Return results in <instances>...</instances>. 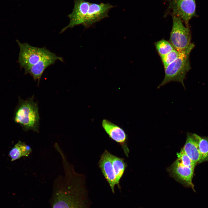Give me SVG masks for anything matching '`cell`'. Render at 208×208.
Listing matches in <instances>:
<instances>
[{"label": "cell", "mask_w": 208, "mask_h": 208, "mask_svg": "<svg viewBox=\"0 0 208 208\" xmlns=\"http://www.w3.org/2000/svg\"><path fill=\"white\" fill-rule=\"evenodd\" d=\"M63 166L64 175L58 176L54 182L52 208H90L84 175L77 173L70 163Z\"/></svg>", "instance_id": "1"}, {"label": "cell", "mask_w": 208, "mask_h": 208, "mask_svg": "<svg viewBox=\"0 0 208 208\" xmlns=\"http://www.w3.org/2000/svg\"><path fill=\"white\" fill-rule=\"evenodd\" d=\"M20 48L18 62L25 69V74H29L35 81L39 84L42 74L48 66L62 57L57 56L45 47L39 48L27 43H21L16 40Z\"/></svg>", "instance_id": "2"}, {"label": "cell", "mask_w": 208, "mask_h": 208, "mask_svg": "<svg viewBox=\"0 0 208 208\" xmlns=\"http://www.w3.org/2000/svg\"><path fill=\"white\" fill-rule=\"evenodd\" d=\"M34 96L26 100L21 99L16 109L14 120L25 131L31 130L39 132L40 117L37 102Z\"/></svg>", "instance_id": "3"}, {"label": "cell", "mask_w": 208, "mask_h": 208, "mask_svg": "<svg viewBox=\"0 0 208 208\" xmlns=\"http://www.w3.org/2000/svg\"><path fill=\"white\" fill-rule=\"evenodd\" d=\"M194 44L191 43L189 46L181 51L179 57L165 69V76L158 88L172 81L180 83L185 88L184 81L187 73L191 69L189 57Z\"/></svg>", "instance_id": "4"}, {"label": "cell", "mask_w": 208, "mask_h": 208, "mask_svg": "<svg viewBox=\"0 0 208 208\" xmlns=\"http://www.w3.org/2000/svg\"><path fill=\"white\" fill-rule=\"evenodd\" d=\"M172 17V26L169 42L175 50L181 51L187 49L191 43L190 30L188 27L183 25L180 18Z\"/></svg>", "instance_id": "5"}, {"label": "cell", "mask_w": 208, "mask_h": 208, "mask_svg": "<svg viewBox=\"0 0 208 208\" xmlns=\"http://www.w3.org/2000/svg\"><path fill=\"white\" fill-rule=\"evenodd\" d=\"M172 16L180 18L188 27L190 19L196 16L195 0H167Z\"/></svg>", "instance_id": "6"}, {"label": "cell", "mask_w": 208, "mask_h": 208, "mask_svg": "<svg viewBox=\"0 0 208 208\" xmlns=\"http://www.w3.org/2000/svg\"><path fill=\"white\" fill-rule=\"evenodd\" d=\"M170 175L184 186L191 187L195 192L192 182L194 170L183 165L177 159L167 169Z\"/></svg>", "instance_id": "7"}, {"label": "cell", "mask_w": 208, "mask_h": 208, "mask_svg": "<svg viewBox=\"0 0 208 208\" xmlns=\"http://www.w3.org/2000/svg\"><path fill=\"white\" fill-rule=\"evenodd\" d=\"M102 127L109 138L118 144L122 148L125 155L128 156L129 150L127 146V135L120 127L106 119L102 122Z\"/></svg>", "instance_id": "8"}, {"label": "cell", "mask_w": 208, "mask_h": 208, "mask_svg": "<svg viewBox=\"0 0 208 208\" xmlns=\"http://www.w3.org/2000/svg\"><path fill=\"white\" fill-rule=\"evenodd\" d=\"M90 3L85 0H74V7L72 12L68 16L70 19L67 26L63 28L60 33L68 28H72L79 25H84Z\"/></svg>", "instance_id": "9"}, {"label": "cell", "mask_w": 208, "mask_h": 208, "mask_svg": "<svg viewBox=\"0 0 208 208\" xmlns=\"http://www.w3.org/2000/svg\"><path fill=\"white\" fill-rule=\"evenodd\" d=\"M114 6L109 3H91L83 26L88 28L103 19L108 17L109 10Z\"/></svg>", "instance_id": "10"}, {"label": "cell", "mask_w": 208, "mask_h": 208, "mask_svg": "<svg viewBox=\"0 0 208 208\" xmlns=\"http://www.w3.org/2000/svg\"><path fill=\"white\" fill-rule=\"evenodd\" d=\"M112 155L107 150L101 155L98 162L99 166L108 183L112 191L114 193V187L117 185L116 176L112 161Z\"/></svg>", "instance_id": "11"}, {"label": "cell", "mask_w": 208, "mask_h": 208, "mask_svg": "<svg viewBox=\"0 0 208 208\" xmlns=\"http://www.w3.org/2000/svg\"><path fill=\"white\" fill-rule=\"evenodd\" d=\"M182 149L196 165L199 163L201 155L198 142L194 133H187L186 141Z\"/></svg>", "instance_id": "12"}, {"label": "cell", "mask_w": 208, "mask_h": 208, "mask_svg": "<svg viewBox=\"0 0 208 208\" xmlns=\"http://www.w3.org/2000/svg\"><path fill=\"white\" fill-rule=\"evenodd\" d=\"M32 152L31 148L29 145L19 141L10 151L9 155L11 161H12L23 157H28Z\"/></svg>", "instance_id": "13"}, {"label": "cell", "mask_w": 208, "mask_h": 208, "mask_svg": "<svg viewBox=\"0 0 208 208\" xmlns=\"http://www.w3.org/2000/svg\"><path fill=\"white\" fill-rule=\"evenodd\" d=\"M112 161L116 176V184L120 187V180L127 166V164L124 159L113 154L112 155Z\"/></svg>", "instance_id": "14"}, {"label": "cell", "mask_w": 208, "mask_h": 208, "mask_svg": "<svg viewBox=\"0 0 208 208\" xmlns=\"http://www.w3.org/2000/svg\"><path fill=\"white\" fill-rule=\"evenodd\" d=\"M194 134L197 140L201 155L199 163L208 161V137L201 136L194 133Z\"/></svg>", "instance_id": "15"}, {"label": "cell", "mask_w": 208, "mask_h": 208, "mask_svg": "<svg viewBox=\"0 0 208 208\" xmlns=\"http://www.w3.org/2000/svg\"><path fill=\"white\" fill-rule=\"evenodd\" d=\"M155 46L160 57L169 53L175 49L169 42L164 39L155 42Z\"/></svg>", "instance_id": "16"}, {"label": "cell", "mask_w": 208, "mask_h": 208, "mask_svg": "<svg viewBox=\"0 0 208 208\" xmlns=\"http://www.w3.org/2000/svg\"><path fill=\"white\" fill-rule=\"evenodd\" d=\"M181 51H179L174 49L169 53L160 57L164 68L175 61L179 56Z\"/></svg>", "instance_id": "17"}, {"label": "cell", "mask_w": 208, "mask_h": 208, "mask_svg": "<svg viewBox=\"0 0 208 208\" xmlns=\"http://www.w3.org/2000/svg\"><path fill=\"white\" fill-rule=\"evenodd\" d=\"M177 159L184 166L194 170L196 165L185 154L182 148L180 152L177 153Z\"/></svg>", "instance_id": "18"}, {"label": "cell", "mask_w": 208, "mask_h": 208, "mask_svg": "<svg viewBox=\"0 0 208 208\" xmlns=\"http://www.w3.org/2000/svg\"></svg>", "instance_id": "19"}]
</instances>
